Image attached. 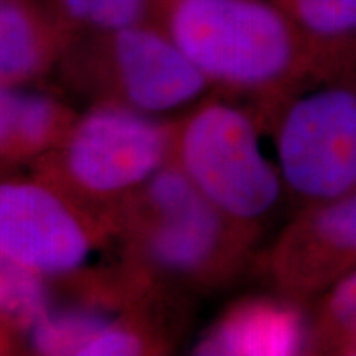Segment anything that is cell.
I'll list each match as a JSON object with an SVG mask.
<instances>
[{"mask_svg": "<svg viewBox=\"0 0 356 356\" xmlns=\"http://www.w3.org/2000/svg\"><path fill=\"white\" fill-rule=\"evenodd\" d=\"M113 225L124 270L181 299L233 286L261 238L222 215L173 160L119 207Z\"/></svg>", "mask_w": 356, "mask_h": 356, "instance_id": "cell-1", "label": "cell"}, {"mask_svg": "<svg viewBox=\"0 0 356 356\" xmlns=\"http://www.w3.org/2000/svg\"><path fill=\"white\" fill-rule=\"evenodd\" d=\"M155 24L213 91L264 113L317 78L299 29L274 0H162Z\"/></svg>", "mask_w": 356, "mask_h": 356, "instance_id": "cell-2", "label": "cell"}, {"mask_svg": "<svg viewBox=\"0 0 356 356\" xmlns=\"http://www.w3.org/2000/svg\"><path fill=\"white\" fill-rule=\"evenodd\" d=\"M270 115L213 91L177 118L173 163L211 204L244 228L262 233L287 197L277 159L262 139Z\"/></svg>", "mask_w": 356, "mask_h": 356, "instance_id": "cell-3", "label": "cell"}, {"mask_svg": "<svg viewBox=\"0 0 356 356\" xmlns=\"http://www.w3.org/2000/svg\"><path fill=\"white\" fill-rule=\"evenodd\" d=\"M175 124L121 104L92 102L32 172L113 222L119 207L173 160Z\"/></svg>", "mask_w": 356, "mask_h": 356, "instance_id": "cell-4", "label": "cell"}, {"mask_svg": "<svg viewBox=\"0 0 356 356\" xmlns=\"http://www.w3.org/2000/svg\"><path fill=\"white\" fill-rule=\"evenodd\" d=\"M58 73L74 95L177 119L213 88L157 24L71 40Z\"/></svg>", "mask_w": 356, "mask_h": 356, "instance_id": "cell-5", "label": "cell"}, {"mask_svg": "<svg viewBox=\"0 0 356 356\" xmlns=\"http://www.w3.org/2000/svg\"><path fill=\"white\" fill-rule=\"evenodd\" d=\"M0 251L50 282L118 262L114 226L38 173L0 177Z\"/></svg>", "mask_w": 356, "mask_h": 356, "instance_id": "cell-6", "label": "cell"}, {"mask_svg": "<svg viewBox=\"0 0 356 356\" xmlns=\"http://www.w3.org/2000/svg\"><path fill=\"white\" fill-rule=\"evenodd\" d=\"M270 132L299 208L356 190V74L310 79L274 109Z\"/></svg>", "mask_w": 356, "mask_h": 356, "instance_id": "cell-7", "label": "cell"}, {"mask_svg": "<svg viewBox=\"0 0 356 356\" xmlns=\"http://www.w3.org/2000/svg\"><path fill=\"white\" fill-rule=\"evenodd\" d=\"M356 269V190L299 208L262 256L275 292L304 304Z\"/></svg>", "mask_w": 356, "mask_h": 356, "instance_id": "cell-8", "label": "cell"}, {"mask_svg": "<svg viewBox=\"0 0 356 356\" xmlns=\"http://www.w3.org/2000/svg\"><path fill=\"white\" fill-rule=\"evenodd\" d=\"M304 302L275 292L236 300L204 330L191 353L287 356L310 353L312 315Z\"/></svg>", "mask_w": 356, "mask_h": 356, "instance_id": "cell-9", "label": "cell"}, {"mask_svg": "<svg viewBox=\"0 0 356 356\" xmlns=\"http://www.w3.org/2000/svg\"><path fill=\"white\" fill-rule=\"evenodd\" d=\"M71 40L40 0L0 6V84L29 86L58 68Z\"/></svg>", "mask_w": 356, "mask_h": 356, "instance_id": "cell-10", "label": "cell"}, {"mask_svg": "<svg viewBox=\"0 0 356 356\" xmlns=\"http://www.w3.org/2000/svg\"><path fill=\"white\" fill-rule=\"evenodd\" d=\"M304 38L317 78L356 74V0H280Z\"/></svg>", "mask_w": 356, "mask_h": 356, "instance_id": "cell-11", "label": "cell"}, {"mask_svg": "<svg viewBox=\"0 0 356 356\" xmlns=\"http://www.w3.org/2000/svg\"><path fill=\"white\" fill-rule=\"evenodd\" d=\"M60 95L25 88L15 129V162L33 165L60 145L78 118Z\"/></svg>", "mask_w": 356, "mask_h": 356, "instance_id": "cell-12", "label": "cell"}, {"mask_svg": "<svg viewBox=\"0 0 356 356\" xmlns=\"http://www.w3.org/2000/svg\"><path fill=\"white\" fill-rule=\"evenodd\" d=\"M51 302L50 280L0 251V322L24 340Z\"/></svg>", "mask_w": 356, "mask_h": 356, "instance_id": "cell-13", "label": "cell"}, {"mask_svg": "<svg viewBox=\"0 0 356 356\" xmlns=\"http://www.w3.org/2000/svg\"><path fill=\"white\" fill-rule=\"evenodd\" d=\"M356 346V269L328 289L312 315L310 353L351 355Z\"/></svg>", "mask_w": 356, "mask_h": 356, "instance_id": "cell-14", "label": "cell"}, {"mask_svg": "<svg viewBox=\"0 0 356 356\" xmlns=\"http://www.w3.org/2000/svg\"><path fill=\"white\" fill-rule=\"evenodd\" d=\"M160 2L162 0H92L84 35L108 33L134 25L155 24Z\"/></svg>", "mask_w": 356, "mask_h": 356, "instance_id": "cell-15", "label": "cell"}, {"mask_svg": "<svg viewBox=\"0 0 356 356\" xmlns=\"http://www.w3.org/2000/svg\"><path fill=\"white\" fill-rule=\"evenodd\" d=\"M25 88L0 84V177L17 167L15 129Z\"/></svg>", "mask_w": 356, "mask_h": 356, "instance_id": "cell-16", "label": "cell"}, {"mask_svg": "<svg viewBox=\"0 0 356 356\" xmlns=\"http://www.w3.org/2000/svg\"><path fill=\"white\" fill-rule=\"evenodd\" d=\"M19 350H25L22 337L0 322V355L19 353Z\"/></svg>", "mask_w": 356, "mask_h": 356, "instance_id": "cell-17", "label": "cell"}, {"mask_svg": "<svg viewBox=\"0 0 356 356\" xmlns=\"http://www.w3.org/2000/svg\"><path fill=\"white\" fill-rule=\"evenodd\" d=\"M351 355H356V346L353 348V351H351Z\"/></svg>", "mask_w": 356, "mask_h": 356, "instance_id": "cell-18", "label": "cell"}, {"mask_svg": "<svg viewBox=\"0 0 356 356\" xmlns=\"http://www.w3.org/2000/svg\"><path fill=\"white\" fill-rule=\"evenodd\" d=\"M7 2V0H0V6H2V3H6Z\"/></svg>", "mask_w": 356, "mask_h": 356, "instance_id": "cell-19", "label": "cell"}, {"mask_svg": "<svg viewBox=\"0 0 356 356\" xmlns=\"http://www.w3.org/2000/svg\"><path fill=\"white\" fill-rule=\"evenodd\" d=\"M274 2H280V0H274Z\"/></svg>", "mask_w": 356, "mask_h": 356, "instance_id": "cell-20", "label": "cell"}]
</instances>
